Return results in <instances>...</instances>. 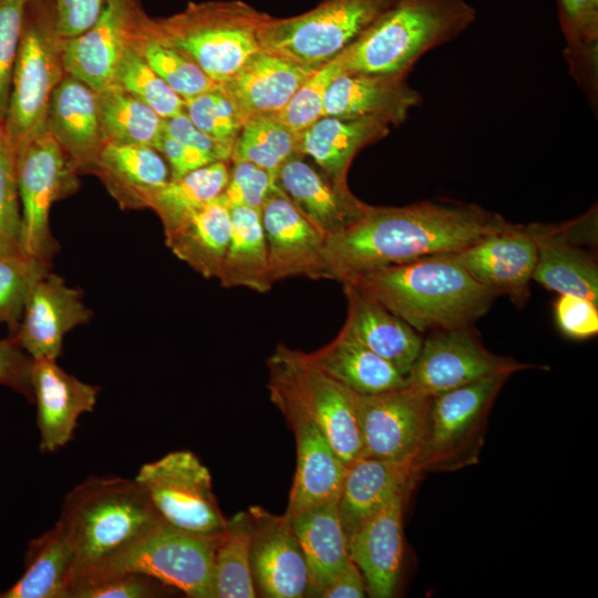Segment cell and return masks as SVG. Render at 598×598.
I'll return each mask as SVG.
<instances>
[{
  "label": "cell",
  "mask_w": 598,
  "mask_h": 598,
  "mask_svg": "<svg viewBox=\"0 0 598 598\" xmlns=\"http://www.w3.org/2000/svg\"><path fill=\"white\" fill-rule=\"evenodd\" d=\"M514 224L474 204L420 202L400 207L369 205L340 233L326 237L329 279L423 257L455 254Z\"/></svg>",
  "instance_id": "obj_1"
},
{
  "label": "cell",
  "mask_w": 598,
  "mask_h": 598,
  "mask_svg": "<svg viewBox=\"0 0 598 598\" xmlns=\"http://www.w3.org/2000/svg\"><path fill=\"white\" fill-rule=\"evenodd\" d=\"M342 282L353 285L417 332L468 327L497 296L473 279L453 254L364 270Z\"/></svg>",
  "instance_id": "obj_2"
},
{
  "label": "cell",
  "mask_w": 598,
  "mask_h": 598,
  "mask_svg": "<svg viewBox=\"0 0 598 598\" xmlns=\"http://www.w3.org/2000/svg\"><path fill=\"white\" fill-rule=\"evenodd\" d=\"M58 520L74 553L72 578L105 565L162 522L136 480L117 476L78 484Z\"/></svg>",
  "instance_id": "obj_3"
},
{
  "label": "cell",
  "mask_w": 598,
  "mask_h": 598,
  "mask_svg": "<svg viewBox=\"0 0 598 598\" xmlns=\"http://www.w3.org/2000/svg\"><path fill=\"white\" fill-rule=\"evenodd\" d=\"M476 19L467 0H396L334 61L341 73H406L430 50L460 35Z\"/></svg>",
  "instance_id": "obj_4"
},
{
  "label": "cell",
  "mask_w": 598,
  "mask_h": 598,
  "mask_svg": "<svg viewBox=\"0 0 598 598\" xmlns=\"http://www.w3.org/2000/svg\"><path fill=\"white\" fill-rule=\"evenodd\" d=\"M268 18L240 0L190 2L166 18L147 16L144 32L185 54L218 84L261 49L258 32Z\"/></svg>",
  "instance_id": "obj_5"
},
{
  "label": "cell",
  "mask_w": 598,
  "mask_h": 598,
  "mask_svg": "<svg viewBox=\"0 0 598 598\" xmlns=\"http://www.w3.org/2000/svg\"><path fill=\"white\" fill-rule=\"evenodd\" d=\"M64 40L56 28L55 1L29 0L3 118L17 151L45 131L51 96L66 74Z\"/></svg>",
  "instance_id": "obj_6"
},
{
  "label": "cell",
  "mask_w": 598,
  "mask_h": 598,
  "mask_svg": "<svg viewBox=\"0 0 598 598\" xmlns=\"http://www.w3.org/2000/svg\"><path fill=\"white\" fill-rule=\"evenodd\" d=\"M396 0H321L289 18L269 16L258 32L262 50L319 68L372 25Z\"/></svg>",
  "instance_id": "obj_7"
},
{
  "label": "cell",
  "mask_w": 598,
  "mask_h": 598,
  "mask_svg": "<svg viewBox=\"0 0 598 598\" xmlns=\"http://www.w3.org/2000/svg\"><path fill=\"white\" fill-rule=\"evenodd\" d=\"M267 386L290 395L316 421L346 466L361 456L359 394L317 367L306 352L279 343L267 359Z\"/></svg>",
  "instance_id": "obj_8"
},
{
  "label": "cell",
  "mask_w": 598,
  "mask_h": 598,
  "mask_svg": "<svg viewBox=\"0 0 598 598\" xmlns=\"http://www.w3.org/2000/svg\"><path fill=\"white\" fill-rule=\"evenodd\" d=\"M511 374H497L432 396L415 467L455 471L478 461L488 413Z\"/></svg>",
  "instance_id": "obj_9"
},
{
  "label": "cell",
  "mask_w": 598,
  "mask_h": 598,
  "mask_svg": "<svg viewBox=\"0 0 598 598\" xmlns=\"http://www.w3.org/2000/svg\"><path fill=\"white\" fill-rule=\"evenodd\" d=\"M158 518L187 534L215 538L226 527L208 468L190 451L145 463L135 476Z\"/></svg>",
  "instance_id": "obj_10"
},
{
  "label": "cell",
  "mask_w": 598,
  "mask_h": 598,
  "mask_svg": "<svg viewBox=\"0 0 598 598\" xmlns=\"http://www.w3.org/2000/svg\"><path fill=\"white\" fill-rule=\"evenodd\" d=\"M79 173L44 131L17 151L21 208L20 251L48 265L59 250L50 228L52 205L74 193Z\"/></svg>",
  "instance_id": "obj_11"
},
{
  "label": "cell",
  "mask_w": 598,
  "mask_h": 598,
  "mask_svg": "<svg viewBox=\"0 0 598 598\" xmlns=\"http://www.w3.org/2000/svg\"><path fill=\"white\" fill-rule=\"evenodd\" d=\"M216 539L217 537L207 538L187 534L161 522L105 565L73 578L132 571L152 577L166 587L184 592L187 597L215 598Z\"/></svg>",
  "instance_id": "obj_12"
},
{
  "label": "cell",
  "mask_w": 598,
  "mask_h": 598,
  "mask_svg": "<svg viewBox=\"0 0 598 598\" xmlns=\"http://www.w3.org/2000/svg\"><path fill=\"white\" fill-rule=\"evenodd\" d=\"M533 368L487 350L468 327L434 330L422 342L408 385L435 396L484 378Z\"/></svg>",
  "instance_id": "obj_13"
},
{
  "label": "cell",
  "mask_w": 598,
  "mask_h": 598,
  "mask_svg": "<svg viewBox=\"0 0 598 598\" xmlns=\"http://www.w3.org/2000/svg\"><path fill=\"white\" fill-rule=\"evenodd\" d=\"M267 388L296 440L297 467L285 516L291 519L308 508L338 502L347 466L298 402L277 388Z\"/></svg>",
  "instance_id": "obj_14"
},
{
  "label": "cell",
  "mask_w": 598,
  "mask_h": 598,
  "mask_svg": "<svg viewBox=\"0 0 598 598\" xmlns=\"http://www.w3.org/2000/svg\"><path fill=\"white\" fill-rule=\"evenodd\" d=\"M430 402L431 396L408 384L375 394H359L361 456L414 463Z\"/></svg>",
  "instance_id": "obj_15"
},
{
  "label": "cell",
  "mask_w": 598,
  "mask_h": 598,
  "mask_svg": "<svg viewBox=\"0 0 598 598\" xmlns=\"http://www.w3.org/2000/svg\"><path fill=\"white\" fill-rule=\"evenodd\" d=\"M146 17L141 0H106L87 30L64 40L66 74L96 92L113 85L117 65Z\"/></svg>",
  "instance_id": "obj_16"
},
{
  "label": "cell",
  "mask_w": 598,
  "mask_h": 598,
  "mask_svg": "<svg viewBox=\"0 0 598 598\" xmlns=\"http://www.w3.org/2000/svg\"><path fill=\"white\" fill-rule=\"evenodd\" d=\"M272 283L290 278L329 279L326 236L277 185L260 209Z\"/></svg>",
  "instance_id": "obj_17"
},
{
  "label": "cell",
  "mask_w": 598,
  "mask_h": 598,
  "mask_svg": "<svg viewBox=\"0 0 598 598\" xmlns=\"http://www.w3.org/2000/svg\"><path fill=\"white\" fill-rule=\"evenodd\" d=\"M251 522L250 569L255 587L266 598L307 596L309 575L290 520L261 506L248 509Z\"/></svg>",
  "instance_id": "obj_18"
},
{
  "label": "cell",
  "mask_w": 598,
  "mask_h": 598,
  "mask_svg": "<svg viewBox=\"0 0 598 598\" xmlns=\"http://www.w3.org/2000/svg\"><path fill=\"white\" fill-rule=\"evenodd\" d=\"M91 319L82 292L48 271L31 288L20 324L10 338L33 360H56L64 336Z\"/></svg>",
  "instance_id": "obj_19"
},
{
  "label": "cell",
  "mask_w": 598,
  "mask_h": 598,
  "mask_svg": "<svg viewBox=\"0 0 598 598\" xmlns=\"http://www.w3.org/2000/svg\"><path fill=\"white\" fill-rule=\"evenodd\" d=\"M453 256L473 279L497 296L507 295L516 306L529 298L537 248L526 226L514 224Z\"/></svg>",
  "instance_id": "obj_20"
},
{
  "label": "cell",
  "mask_w": 598,
  "mask_h": 598,
  "mask_svg": "<svg viewBox=\"0 0 598 598\" xmlns=\"http://www.w3.org/2000/svg\"><path fill=\"white\" fill-rule=\"evenodd\" d=\"M31 388L39 447L43 453L56 452L73 439L80 416L94 410L100 388L79 380L51 359L33 360Z\"/></svg>",
  "instance_id": "obj_21"
},
{
  "label": "cell",
  "mask_w": 598,
  "mask_h": 598,
  "mask_svg": "<svg viewBox=\"0 0 598 598\" xmlns=\"http://www.w3.org/2000/svg\"><path fill=\"white\" fill-rule=\"evenodd\" d=\"M404 492L369 517L349 539L351 560L360 569L372 598L394 596L403 565Z\"/></svg>",
  "instance_id": "obj_22"
},
{
  "label": "cell",
  "mask_w": 598,
  "mask_h": 598,
  "mask_svg": "<svg viewBox=\"0 0 598 598\" xmlns=\"http://www.w3.org/2000/svg\"><path fill=\"white\" fill-rule=\"evenodd\" d=\"M45 131L58 142L79 174H93L105 145L96 92L65 74L48 107Z\"/></svg>",
  "instance_id": "obj_23"
},
{
  "label": "cell",
  "mask_w": 598,
  "mask_h": 598,
  "mask_svg": "<svg viewBox=\"0 0 598 598\" xmlns=\"http://www.w3.org/2000/svg\"><path fill=\"white\" fill-rule=\"evenodd\" d=\"M420 103V93L404 75L340 73L327 90L323 115L375 118L399 125Z\"/></svg>",
  "instance_id": "obj_24"
},
{
  "label": "cell",
  "mask_w": 598,
  "mask_h": 598,
  "mask_svg": "<svg viewBox=\"0 0 598 598\" xmlns=\"http://www.w3.org/2000/svg\"><path fill=\"white\" fill-rule=\"evenodd\" d=\"M290 157L280 167L277 183L300 213L326 237L357 221L369 205L357 198L348 184H339L300 158Z\"/></svg>",
  "instance_id": "obj_25"
},
{
  "label": "cell",
  "mask_w": 598,
  "mask_h": 598,
  "mask_svg": "<svg viewBox=\"0 0 598 598\" xmlns=\"http://www.w3.org/2000/svg\"><path fill=\"white\" fill-rule=\"evenodd\" d=\"M316 69L260 49L217 85L247 120L279 112Z\"/></svg>",
  "instance_id": "obj_26"
},
{
  "label": "cell",
  "mask_w": 598,
  "mask_h": 598,
  "mask_svg": "<svg viewBox=\"0 0 598 598\" xmlns=\"http://www.w3.org/2000/svg\"><path fill=\"white\" fill-rule=\"evenodd\" d=\"M537 248L533 279L558 295H574L598 305V266L576 243V221L566 226L530 224Z\"/></svg>",
  "instance_id": "obj_27"
},
{
  "label": "cell",
  "mask_w": 598,
  "mask_h": 598,
  "mask_svg": "<svg viewBox=\"0 0 598 598\" xmlns=\"http://www.w3.org/2000/svg\"><path fill=\"white\" fill-rule=\"evenodd\" d=\"M421 474L413 462L359 457L347 466L338 511L348 539L396 495L411 492Z\"/></svg>",
  "instance_id": "obj_28"
},
{
  "label": "cell",
  "mask_w": 598,
  "mask_h": 598,
  "mask_svg": "<svg viewBox=\"0 0 598 598\" xmlns=\"http://www.w3.org/2000/svg\"><path fill=\"white\" fill-rule=\"evenodd\" d=\"M342 287L347 299V319L341 329L408 375L420 352L422 337L353 285L342 282Z\"/></svg>",
  "instance_id": "obj_29"
},
{
  "label": "cell",
  "mask_w": 598,
  "mask_h": 598,
  "mask_svg": "<svg viewBox=\"0 0 598 598\" xmlns=\"http://www.w3.org/2000/svg\"><path fill=\"white\" fill-rule=\"evenodd\" d=\"M93 174L126 209L144 208L146 195L171 178L167 162L154 147L111 142L102 148Z\"/></svg>",
  "instance_id": "obj_30"
},
{
  "label": "cell",
  "mask_w": 598,
  "mask_h": 598,
  "mask_svg": "<svg viewBox=\"0 0 598 598\" xmlns=\"http://www.w3.org/2000/svg\"><path fill=\"white\" fill-rule=\"evenodd\" d=\"M390 124L375 118H344L323 115L299 135V154L310 156L320 169L339 184L357 153L383 138Z\"/></svg>",
  "instance_id": "obj_31"
},
{
  "label": "cell",
  "mask_w": 598,
  "mask_h": 598,
  "mask_svg": "<svg viewBox=\"0 0 598 598\" xmlns=\"http://www.w3.org/2000/svg\"><path fill=\"white\" fill-rule=\"evenodd\" d=\"M306 559L307 597H319L329 581L349 563V539L342 527L338 502L308 508L289 519Z\"/></svg>",
  "instance_id": "obj_32"
},
{
  "label": "cell",
  "mask_w": 598,
  "mask_h": 598,
  "mask_svg": "<svg viewBox=\"0 0 598 598\" xmlns=\"http://www.w3.org/2000/svg\"><path fill=\"white\" fill-rule=\"evenodd\" d=\"M307 354L322 371L358 394H375L408 384L406 375L342 329L331 342Z\"/></svg>",
  "instance_id": "obj_33"
},
{
  "label": "cell",
  "mask_w": 598,
  "mask_h": 598,
  "mask_svg": "<svg viewBox=\"0 0 598 598\" xmlns=\"http://www.w3.org/2000/svg\"><path fill=\"white\" fill-rule=\"evenodd\" d=\"M74 553L58 520L32 538L24 555V570L0 598H69Z\"/></svg>",
  "instance_id": "obj_34"
},
{
  "label": "cell",
  "mask_w": 598,
  "mask_h": 598,
  "mask_svg": "<svg viewBox=\"0 0 598 598\" xmlns=\"http://www.w3.org/2000/svg\"><path fill=\"white\" fill-rule=\"evenodd\" d=\"M231 231L230 212L220 195L203 207L173 235L167 247L206 279L219 278Z\"/></svg>",
  "instance_id": "obj_35"
},
{
  "label": "cell",
  "mask_w": 598,
  "mask_h": 598,
  "mask_svg": "<svg viewBox=\"0 0 598 598\" xmlns=\"http://www.w3.org/2000/svg\"><path fill=\"white\" fill-rule=\"evenodd\" d=\"M229 212L231 231L218 280L224 288L244 287L268 292L274 283L260 210L231 206Z\"/></svg>",
  "instance_id": "obj_36"
},
{
  "label": "cell",
  "mask_w": 598,
  "mask_h": 598,
  "mask_svg": "<svg viewBox=\"0 0 598 598\" xmlns=\"http://www.w3.org/2000/svg\"><path fill=\"white\" fill-rule=\"evenodd\" d=\"M228 176V162L219 161L169 178L165 185L146 195L144 208L158 216L167 238L224 192Z\"/></svg>",
  "instance_id": "obj_37"
},
{
  "label": "cell",
  "mask_w": 598,
  "mask_h": 598,
  "mask_svg": "<svg viewBox=\"0 0 598 598\" xmlns=\"http://www.w3.org/2000/svg\"><path fill=\"white\" fill-rule=\"evenodd\" d=\"M96 103L105 143L155 148L163 132V117L147 104L115 84L97 91Z\"/></svg>",
  "instance_id": "obj_38"
},
{
  "label": "cell",
  "mask_w": 598,
  "mask_h": 598,
  "mask_svg": "<svg viewBox=\"0 0 598 598\" xmlns=\"http://www.w3.org/2000/svg\"><path fill=\"white\" fill-rule=\"evenodd\" d=\"M251 522L248 512L227 519L214 551L215 598H254L250 569Z\"/></svg>",
  "instance_id": "obj_39"
},
{
  "label": "cell",
  "mask_w": 598,
  "mask_h": 598,
  "mask_svg": "<svg viewBox=\"0 0 598 598\" xmlns=\"http://www.w3.org/2000/svg\"><path fill=\"white\" fill-rule=\"evenodd\" d=\"M566 39V59L579 84L594 92L597 84L598 0H557Z\"/></svg>",
  "instance_id": "obj_40"
},
{
  "label": "cell",
  "mask_w": 598,
  "mask_h": 598,
  "mask_svg": "<svg viewBox=\"0 0 598 598\" xmlns=\"http://www.w3.org/2000/svg\"><path fill=\"white\" fill-rule=\"evenodd\" d=\"M299 154V134L274 114L247 118L236 137L230 162L247 161L278 174L290 157Z\"/></svg>",
  "instance_id": "obj_41"
},
{
  "label": "cell",
  "mask_w": 598,
  "mask_h": 598,
  "mask_svg": "<svg viewBox=\"0 0 598 598\" xmlns=\"http://www.w3.org/2000/svg\"><path fill=\"white\" fill-rule=\"evenodd\" d=\"M145 20L134 47L177 95L187 100L216 87L217 84L185 54L147 37Z\"/></svg>",
  "instance_id": "obj_42"
},
{
  "label": "cell",
  "mask_w": 598,
  "mask_h": 598,
  "mask_svg": "<svg viewBox=\"0 0 598 598\" xmlns=\"http://www.w3.org/2000/svg\"><path fill=\"white\" fill-rule=\"evenodd\" d=\"M113 84L143 101L163 118L184 111V100L148 65L134 42L124 52Z\"/></svg>",
  "instance_id": "obj_43"
},
{
  "label": "cell",
  "mask_w": 598,
  "mask_h": 598,
  "mask_svg": "<svg viewBox=\"0 0 598 598\" xmlns=\"http://www.w3.org/2000/svg\"><path fill=\"white\" fill-rule=\"evenodd\" d=\"M50 271V265L18 252H0V323L13 336L34 282ZM9 336V337H10Z\"/></svg>",
  "instance_id": "obj_44"
},
{
  "label": "cell",
  "mask_w": 598,
  "mask_h": 598,
  "mask_svg": "<svg viewBox=\"0 0 598 598\" xmlns=\"http://www.w3.org/2000/svg\"><path fill=\"white\" fill-rule=\"evenodd\" d=\"M21 208L17 178V150L0 117V252L20 251Z\"/></svg>",
  "instance_id": "obj_45"
},
{
  "label": "cell",
  "mask_w": 598,
  "mask_h": 598,
  "mask_svg": "<svg viewBox=\"0 0 598 598\" xmlns=\"http://www.w3.org/2000/svg\"><path fill=\"white\" fill-rule=\"evenodd\" d=\"M341 71L332 59L317 68L296 90L288 103L274 115L299 134L323 116V103L331 81Z\"/></svg>",
  "instance_id": "obj_46"
},
{
  "label": "cell",
  "mask_w": 598,
  "mask_h": 598,
  "mask_svg": "<svg viewBox=\"0 0 598 598\" xmlns=\"http://www.w3.org/2000/svg\"><path fill=\"white\" fill-rule=\"evenodd\" d=\"M184 112L202 132L223 141L235 142L247 121L218 85L184 100Z\"/></svg>",
  "instance_id": "obj_47"
},
{
  "label": "cell",
  "mask_w": 598,
  "mask_h": 598,
  "mask_svg": "<svg viewBox=\"0 0 598 598\" xmlns=\"http://www.w3.org/2000/svg\"><path fill=\"white\" fill-rule=\"evenodd\" d=\"M166 586L132 571L80 576L72 579L69 598H152Z\"/></svg>",
  "instance_id": "obj_48"
},
{
  "label": "cell",
  "mask_w": 598,
  "mask_h": 598,
  "mask_svg": "<svg viewBox=\"0 0 598 598\" xmlns=\"http://www.w3.org/2000/svg\"><path fill=\"white\" fill-rule=\"evenodd\" d=\"M277 185L276 173L251 162H231L228 182L220 197L228 207L246 206L260 210Z\"/></svg>",
  "instance_id": "obj_49"
},
{
  "label": "cell",
  "mask_w": 598,
  "mask_h": 598,
  "mask_svg": "<svg viewBox=\"0 0 598 598\" xmlns=\"http://www.w3.org/2000/svg\"><path fill=\"white\" fill-rule=\"evenodd\" d=\"M29 0H0V117L4 118Z\"/></svg>",
  "instance_id": "obj_50"
},
{
  "label": "cell",
  "mask_w": 598,
  "mask_h": 598,
  "mask_svg": "<svg viewBox=\"0 0 598 598\" xmlns=\"http://www.w3.org/2000/svg\"><path fill=\"white\" fill-rule=\"evenodd\" d=\"M598 305L582 297L559 295L554 305L559 329L568 337L586 339L598 332Z\"/></svg>",
  "instance_id": "obj_51"
},
{
  "label": "cell",
  "mask_w": 598,
  "mask_h": 598,
  "mask_svg": "<svg viewBox=\"0 0 598 598\" xmlns=\"http://www.w3.org/2000/svg\"><path fill=\"white\" fill-rule=\"evenodd\" d=\"M163 131L176 141L204 153L213 162H230L235 142L218 140L202 132L184 111L163 118Z\"/></svg>",
  "instance_id": "obj_52"
},
{
  "label": "cell",
  "mask_w": 598,
  "mask_h": 598,
  "mask_svg": "<svg viewBox=\"0 0 598 598\" xmlns=\"http://www.w3.org/2000/svg\"><path fill=\"white\" fill-rule=\"evenodd\" d=\"M33 359L10 337L0 339V385L8 386L33 402L31 369Z\"/></svg>",
  "instance_id": "obj_53"
},
{
  "label": "cell",
  "mask_w": 598,
  "mask_h": 598,
  "mask_svg": "<svg viewBox=\"0 0 598 598\" xmlns=\"http://www.w3.org/2000/svg\"><path fill=\"white\" fill-rule=\"evenodd\" d=\"M56 28L64 39L87 30L101 13L106 0H54Z\"/></svg>",
  "instance_id": "obj_54"
},
{
  "label": "cell",
  "mask_w": 598,
  "mask_h": 598,
  "mask_svg": "<svg viewBox=\"0 0 598 598\" xmlns=\"http://www.w3.org/2000/svg\"><path fill=\"white\" fill-rule=\"evenodd\" d=\"M155 150L166 158L171 171V178L181 177L214 163L204 153L176 141L164 131L155 145Z\"/></svg>",
  "instance_id": "obj_55"
},
{
  "label": "cell",
  "mask_w": 598,
  "mask_h": 598,
  "mask_svg": "<svg viewBox=\"0 0 598 598\" xmlns=\"http://www.w3.org/2000/svg\"><path fill=\"white\" fill-rule=\"evenodd\" d=\"M367 588L364 578L350 559L349 563L329 581L320 594V598H363Z\"/></svg>",
  "instance_id": "obj_56"
},
{
  "label": "cell",
  "mask_w": 598,
  "mask_h": 598,
  "mask_svg": "<svg viewBox=\"0 0 598 598\" xmlns=\"http://www.w3.org/2000/svg\"><path fill=\"white\" fill-rule=\"evenodd\" d=\"M1 592H2V591H0V597H1Z\"/></svg>",
  "instance_id": "obj_57"
}]
</instances>
